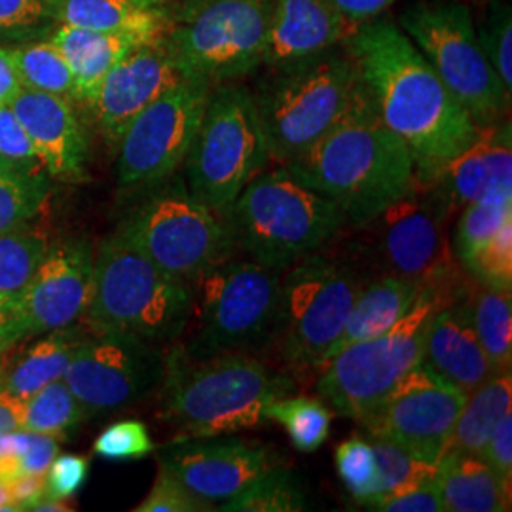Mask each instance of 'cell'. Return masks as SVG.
Wrapping results in <instances>:
<instances>
[{
	"mask_svg": "<svg viewBox=\"0 0 512 512\" xmlns=\"http://www.w3.org/2000/svg\"><path fill=\"white\" fill-rule=\"evenodd\" d=\"M344 48L382 122L410 150L418 183H431L475 141L480 128L399 25L366 21Z\"/></svg>",
	"mask_w": 512,
	"mask_h": 512,
	"instance_id": "1",
	"label": "cell"
},
{
	"mask_svg": "<svg viewBox=\"0 0 512 512\" xmlns=\"http://www.w3.org/2000/svg\"><path fill=\"white\" fill-rule=\"evenodd\" d=\"M281 167L336 203L351 226L372 219L418 183L410 150L382 122L361 78L342 118Z\"/></svg>",
	"mask_w": 512,
	"mask_h": 512,
	"instance_id": "2",
	"label": "cell"
},
{
	"mask_svg": "<svg viewBox=\"0 0 512 512\" xmlns=\"http://www.w3.org/2000/svg\"><path fill=\"white\" fill-rule=\"evenodd\" d=\"M296 382L253 353L190 357L181 344L165 353L160 418L179 437H219L262 425L268 404L293 395Z\"/></svg>",
	"mask_w": 512,
	"mask_h": 512,
	"instance_id": "3",
	"label": "cell"
},
{
	"mask_svg": "<svg viewBox=\"0 0 512 512\" xmlns=\"http://www.w3.org/2000/svg\"><path fill=\"white\" fill-rule=\"evenodd\" d=\"M194 287L183 283L118 232L93 251L92 294L82 321L90 334L173 346L190 327Z\"/></svg>",
	"mask_w": 512,
	"mask_h": 512,
	"instance_id": "4",
	"label": "cell"
},
{
	"mask_svg": "<svg viewBox=\"0 0 512 512\" xmlns=\"http://www.w3.org/2000/svg\"><path fill=\"white\" fill-rule=\"evenodd\" d=\"M224 220L236 251L275 272L327 249L348 226L336 203L300 183L285 167L255 177Z\"/></svg>",
	"mask_w": 512,
	"mask_h": 512,
	"instance_id": "5",
	"label": "cell"
},
{
	"mask_svg": "<svg viewBox=\"0 0 512 512\" xmlns=\"http://www.w3.org/2000/svg\"><path fill=\"white\" fill-rule=\"evenodd\" d=\"M365 283L353 260L325 249L302 258L281 274L270 348L287 370L310 376L325 366Z\"/></svg>",
	"mask_w": 512,
	"mask_h": 512,
	"instance_id": "6",
	"label": "cell"
},
{
	"mask_svg": "<svg viewBox=\"0 0 512 512\" xmlns=\"http://www.w3.org/2000/svg\"><path fill=\"white\" fill-rule=\"evenodd\" d=\"M129 196L116 232L165 274L196 287L211 268L238 253L226 220L198 202L181 177L171 175Z\"/></svg>",
	"mask_w": 512,
	"mask_h": 512,
	"instance_id": "7",
	"label": "cell"
},
{
	"mask_svg": "<svg viewBox=\"0 0 512 512\" xmlns=\"http://www.w3.org/2000/svg\"><path fill=\"white\" fill-rule=\"evenodd\" d=\"M357 86L346 48L270 69L251 92L270 158L287 164L313 147L342 118Z\"/></svg>",
	"mask_w": 512,
	"mask_h": 512,
	"instance_id": "8",
	"label": "cell"
},
{
	"mask_svg": "<svg viewBox=\"0 0 512 512\" xmlns=\"http://www.w3.org/2000/svg\"><path fill=\"white\" fill-rule=\"evenodd\" d=\"M281 274L236 255L211 268L194 287V327L181 348L194 359L270 349Z\"/></svg>",
	"mask_w": 512,
	"mask_h": 512,
	"instance_id": "9",
	"label": "cell"
},
{
	"mask_svg": "<svg viewBox=\"0 0 512 512\" xmlns=\"http://www.w3.org/2000/svg\"><path fill=\"white\" fill-rule=\"evenodd\" d=\"M270 160L251 90L234 82L213 86L184 160L192 196L224 219Z\"/></svg>",
	"mask_w": 512,
	"mask_h": 512,
	"instance_id": "10",
	"label": "cell"
},
{
	"mask_svg": "<svg viewBox=\"0 0 512 512\" xmlns=\"http://www.w3.org/2000/svg\"><path fill=\"white\" fill-rule=\"evenodd\" d=\"M450 215L427 184L416 183L403 198L355 228L368 232V247L380 274L414 281L446 306L469 281L446 236Z\"/></svg>",
	"mask_w": 512,
	"mask_h": 512,
	"instance_id": "11",
	"label": "cell"
},
{
	"mask_svg": "<svg viewBox=\"0 0 512 512\" xmlns=\"http://www.w3.org/2000/svg\"><path fill=\"white\" fill-rule=\"evenodd\" d=\"M270 12L272 0H179L165 38L184 76L236 82L262 67Z\"/></svg>",
	"mask_w": 512,
	"mask_h": 512,
	"instance_id": "12",
	"label": "cell"
},
{
	"mask_svg": "<svg viewBox=\"0 0 512 512\" xmlns=\"http://www.w3.org/2000/svg\"><path fill=\"white\" fill-rule=\"evenodd\" d=\"M399 27L439 74L478 128L505 120L511 93L480 48L471 10L456 0H420L399 16Z\"/></svg>",
	"mask_w": 512,
	"mask_h": 512,
	"instance_id": "13",
	"label": "cell"
},
{
	"mask_svg": "<svg viewBox=\"0 0 512 512\" xmlns=\"http://www.w3.org/2000/svg\"><path fill=\"white\" fill-rule=\"evenodd\" d=\"M442 306L437 294L423 291L416 306L387 332L340 349L317 372L319 397L340 416L363 420L408 370L420 365L427 323Z\"/></svg>",
	"mask_w": 512,
	"mask_h": 512,
	"instance_id": "14",
	"label": "cell"
},
{
	"mask_svg": "<svg viewBox=\"0 0 512 512\" xmlns=\"http://www.w3.org/2000/svg\"><path fill=\"white\" fill-rule=\"evenodd\" d=\"M211 84L184 76L139 112L118 143V186L126 194L162 183L186 160L202 124Z\"/></svg>",
	"mask_w": 512,
	"mask_h": 512,
	"instance_id": "15",
	"label": "cell"
},
{
	"mask_svg": "<svg viewBox=\"0 0 512 512\" xmlns=\"http://www.w3.org/2000/svg\"><path fill=\"white\" fill-rule=\"evenodd\" d=\"M164 348L141 340L86 334L63 376L78 403L90 416L116 414L141 403L160 389Z\"/></svg>",
	"mask_w": 512,
	"mask_h": 512,
	"instance_id": "16",
	"label": "cell"
},
{
	"mask_svg": "<svg viewBox=\"0 0 512 512\" xmlns=\"http://www.w3.org/2000/svg\"><path fill=\"white\" fill-rule=\"evenodd\" d=\"M465 401L467 393L420 363L357 423L372 439L393 442L416 458L437 463L446 452Z\"/></svg>",
	"mask_w": 512,
	"mask_h": 512,
	"instance_id": "17",
	"label": "cell"
},
{
	"mask_svg": "<svg viewBox=\"0 0 512 512\" xmlns=\"http://www.w3.org/2000/svg\"><path fill=\"white\" fill-rule=\"evenodd\" d=\"M158 465L186 490L209 503H224L256 478L285 465L274 448L260 440L177 437L158 452Z\"/></svg>",
	"mask_w": 512,
	"mask_h": 512,
	"instance_id": "18",
	"label": "cell"
},
{
	"mask_svg": "<svg viewBox=\"0 0 512 512\" xmlns=\"http://www.w3.org/2000/svg\"><path fill=\"white\" fill-rule=\"evenodd\" d=\"M183 78L165 37L147 42L120 59L88 103L95 126L110 147H118L124 131L139 112Z\"/></svg>",
	"mask_w": 512,
	"mask_h": 512,
	"instance_id": "19",
	"label": "cell"
},
{
	"mask_svg": "<svg viewBox=\"0 0 512 512\" xmlns=\"http://www.w3.org/2000/svg\"><path fill=\"white\" fill-rule=\"evenodd\" d=\"M93 281V249L84 239H59L48 247L21 296L29 336L69 329L82 321Z\"/></svg>",
	"mask_w": 512,
	"mask_h": 512,
	"instance_id": "20",
	"label": "cell"
},
{
	"mask_svg": "<svg viewBox=\"0 0 512 512\" xmlns=\"http://www.w3.org/2000/svg\"><path fill=\"white\" fill-rule=\"evenodd\" d=\"M10 107L52 179L74 184L88 181V139L71 99L21 88Z\"/></svg>",
	"mask_w": 512,
	"mask_h": 512,
	"instance_id": "21",
	"label": "cell"
},
{
	"mask_svg": "<svg viewBox=\"0 0 512 512\" xmlns=\"http://www.w3.org/2000/svg\"><path fill=\"white\" fill-rule=\"evenodd\" d=\"M355 29L332 0H272L262 67L283 69L325 54Z\"/></svg>",
	"mask_w": 512,
	"mask_h": 512,
	"instance_id": "22",
	"label": "cell"
},
{
	"mask_svg": "<svg viewBox=\"0 0 512 512\" xmlns=\"http://www.w3.org/2000/svg\"><path fill=\"white\" fill-rule=\"evenodd\" d=\"M512 184V133L509 120L478 129L475 141L459 152L427 186L450 213Z\"/></svg>",
	"mask_w": 512,
	"mask_h": 512,
	"instance_id": "23",
	"label": "cell"
},
{
	"mask_svg": "<svg viewBox=\"0 0 512 512\" xmlns=\"http://www.w3.org/2000/svg\"><path fill=\"white\" fill-rule=\"evenodd\" d=\"M421 365L467 395L499 374L480 346L459 298L431 315L423 336Z\"/></svg>",
	"mask_w": 512,
	"mask_h": 512,
	"instance_id": "24",
	"label": "cell"
},
{
	"mask_svg": "<svg viewBox=\"0 0 512 512\" xmlns=\"http://www.w3.org/2000/svg\"><path fill=\"white\" fill-rule=\"evenodd\" d=\"M167 33L148 31H97L57 23L48 40L65 55L74 76L76 101L90 103L110 69L126 55Z\"/></svg>",
	"mask_w": 512,
	"mask_h": 512,
	"instance_id": "25",
	"label": "cell"
},
{
	"mask_svg": "<svg viewBox=\"0 0 512 512\" xmlns=\"http://www.w3.org/2000/svg\"><path fill=\"white\" fill-rule=\"evenodd\" d=\"M437 488L446 512L511 511L512 484L480 456L446 452L437 461Z\"/></svg>",
	"mask_w": 512,
	"mask_h": 512,
	"instance_id": "26",
	"label": "cell"
},
{
	"mask_svg": "<svg viewBox=\"0 0 512 512\" xmlns=\"http://www.w3.org/2000/svg\"><path fill=\"white\" fill-rule=\"evenodd\" d=\"M421 293L420 285L408 279L384 274L370 277L361 293L357 294L346 329L338 338L332 357L349 344L370 340L387 332L416 306Z\"/></svg>",
	"mask_w": 512,
	"mask_h": 512,
	"instance_id": "27",
	"label": "cell"
},
{
	"mask_svg": "<svg viewBox=\"0 0 512 512\" xmlns=\"http://www.w3.org/2000/svg\"><path fill=\"white\" fill-rule=\"evenodd\" d=\"M173 0H55L57 23L97 31H169Z\"/></svg>",
	"mask_w": 512,
	"mask_h": 512,
	"instance_id": "28",
	"label": "cell"
},
{
	"mask_svg": "<svg viewBox=\"0 0 512 512\" xmlns=\"http://www.w3.org/2000/svg\"><path fill=\"white\" fill-rule=\"evenodd\" d=\"M84 336L86 332L74 327L42 334V338L6 365L2 387L21 401H27L44 385L63 380Z\"/></svg>",
	"mask_w": 512,
	"mask_h": 512,
	"instance_id": "29",
	"label": "cell"
},
{
	"mask_svg": "<svg viewBox=\"0 0 512 512\" xmlns=\"http://www.w3.org/2000/svg\"><path fill=\"white\" fill-rule=\"evenodd\" d=\"M476 338L497 372L511 370L512 365V296L511 291H495L478 285L469 277L459 293Z\"/></svg>",
	"mask_w": 512,
	"mask_h": 512,
	"instance_id": "30",
	"label": "cell"
},
{
	"mask_svg": "<svg viewBox=\"0 0 512 512\" xmlns=\"http://www.w3.org/2000/svg\"><path fill=\"white\" fill-rule=\"evenodd\" d=\"M511 404L512 372L505 370L467 395L446 452L480 456L497 421L511 412Z\"/></svg>",
	"mask_w": 512,
	"mask_h": 512,
	"instance_id": "31",
	"label": "cell"
},
{
	"mask_svg": "<svg viewBox=\"0 0 512 512\" xmlns=\"http://www.w3.org/2000/svg\"><path fill=\"white\" fill-rule=\"evenodd\" d=\"M509 220H512V184L499 186L476 202L467 203L452 239V255L459 266L475 255L488 239L494 238Z\"/></svg>",
	"mask_w": 512,
	"mask_h": 512,
	"instance_id": "32",
	"label": "cell"
},
{
	"mask_svg": "<svg viewBox=\"0 0 512 512\" xmlns=\"http://www.w3.org/2000/svg\"><path fill=\"white\" fill-rule=\"evenodd\" d=\"M21 88L54 93L76 101L74 76L65 55L48 38L21 48H10Z\"/></svg>",
	"mask_w": 512,
	"mask_h": 512,
	"instance_id": "33",
	"label": "cell"
},
{
	"mask_svg": "<svg viewBox=\"0 0 512 512\" xmlns=\"http://www.w3.org/2000/svg\"><path fill=\"white\" fill-rule=\"evenodd\" d=\"M88 418L84 406L63 380L44 385L25 401L23 429L57 440L67 439Z\"/></svg>",
	"mask_w": 512,
	"mask_h": 512,
	"instance_id": "34",
	"label": "cell"
},
{
	"mask_svg": "<svg viewBox=\"0 0 512 512\" xmlns=\"http://www.w3.org/2000/svg\"><path fill=\"white\" fill-rule=\"evenodd\" d=\"M222 512H298L308 509L306 490L285 465L256 478L251 486L220 503Z\"/></svg>",
	"mask_w": 512,
	"mask_h": 512,
	"instance_id": "35",
	"label": "cell"
},
{
	"mask_svg": "<svg viewBox=\"0 0 512 512\" xmlns=\"http://www.w3.org/2000/svg\"><path fill=\"white\" fill-rule=\"evenodd\" d=\"M266 418L281 423L294 448L304 454L319 450L329 439L332 412L319 399L304 395L281 397L268 404Z\"/></svg>",
	"mask_w": 512,
	"mask_h": 512,
	"instance_id": "36",
	"label": "cell"
},
{
	"mask_svg": "<svg viewBox=\"0 0 512 512\" xmlns=\"http://www.w3.org/2000/svg\"><path fill=\"white\" fill-rule=\"evenodd\" d=\"M48 243L25 226L0 232V294L19 298L42 264Z\"/></svg>",
	"mask_w": 512,
	"mask_h": 512,
	"instance_id": "37",
	"label": "cell"
},
{
	"mask_svg": "<svg viewBox=\"0 0 512 512\" xmlns=\"http://www.w3.org/2000/svg\"><path fill=\"white\" fill-rule=\"evenodd\" d=\"M370 442L380 469V490L368 503L404 494L437 478V463L416 458L387 440L372 439ZM368 503H365V507Z\"/></svg>",
	"mask_w": 512,
	"mask_h": 512,
	"instance_id": "38",
	"label": "cell"
},
{
	"mask_svg": "<svg viewBox=\"0 0 512 512\" xmlns=\"http://www.w3.org/2000/svg\"><path fill=\"white\" fill-rule=\"evenodd\" d=\"M46 194V177H35L0 162V232L25 226L40 211Z\"/></svg>",
	"mask_w": 512,
	"mask_h": 512,
	"instance_id": "39",
	"label": "cell"
},
{
	"mask_svg": "<svg viewBox=\"0 0 512 512\" xmlns=\"http://www.w3.org/2000/svg\"><path fill=\"white\" fill-rule=\"evenodd\" d=\"M334 463L340 480L359 503H368L380 490V469L372 450V442L361 435L342 440L334 452Z\"/></svg>",
	"mask_w": 512,
	"mask_h": 512,
	"instance_id": "40",
	"label": "cell"
},
{
	"mask_svg": "<svg viewBox=\"0 0 512 512\" xmlns=\"http://www.w3.org/2000/svg\"><path fill=\"white\" fill-rule=\"evenodd\" d=\"M463 272L478 285L495 291L512 287V220L505 222L463 266Z\"/></svg>",
	"mask_w": 512,
	"mask_h": 512,
	"instance_id": "41",
	"label": "cell"
},
{
	"mask_svg": "<svg viewBox=\"0 0 512 512\" xmlns=\"http://www.w3.org/2000/svg\"><path fill=\"white\" fill-rule=\"evenodd\" d=\"M480 48L507 92H512L511 6L495 0L478 35Z\"/></svg>",
	"mask_w": 512,
	"mask_h": 512,
	"instance_id": "42",
	"label": "cell"
},
{
	"mask_svg": "<svg viewBox=\"0 0 512 512\" xmlns=\"http://www.w3.org/2000/svg\"><path fill=\"white\" fill-rule=\"evenodd\" d=\"M154 450L148 427L139 420L116 421L93 442V454L105 461H137Z\"/></svg>",
	"mask_w": 512,
	"mask_h": 512,
	"instance_id": "43",
	"label": "cell"
},
{
	"mask_svg": "<svg viewBox=\"0 0 512 512\" xmlns=\"http://www.w3.org/2000/svg\"><path fill=\"white\" fill-rule=\"evenodd\" d=\"M0 162L35 177H48L37 148L10 105L0 107Z\"/></svg>",
	"mask_w": 512,
	"mask_h": 512,
	"instance_id": "44",
	"label": "cell"
},
{
	"mask_svg": "<svg viewBox=\"0 0 512 512\" xmlns=\"http://www.w3.org/2000/svg\"><path fill=\"white\" fill-rule=\"evenodd\" d=\"M135 512H211L215 503L186 490L183 484L158 465V475L147 497L133 509Z\"/></svg>",
	"mask_w": 512,
	"mask_h": 512,
	"instance_id": "45",
	"label": "cell"
},
{
	"mask_svg": "<svg viewBox=\"0 0 512 512\" xmlns=\"http://www.w3.org/2000/svg\"><path fill=\"white\" fill-rule=\"evenodd\" d=\"M55 0H0V38L25 37L54 18Z\"/></svg>",
	"mask_w": 512,
	"mask_h": 512,
	"instance_id": "46",
	"label": "cell"
},
{
	"mask_svg": "<svg viewBox=\"0 0 512 512\" xmlns=\"http://www.w3.org/2000/svg\"><path fill=\"white\" fill-rule=\"evenodd\" d=\"M46 488L52 499H69L82 490L90 473V461L76 454H57L48 467Z\"/></svg>",
	"mask_w": 512,
	"mask_h": 512,
	"instance_id": "47",
	"label": "cell"
},
{
	"mask_svg": "<svg viewBox=\"0 0 512 512\" xmlns=\"http://www.w3.org/2000/svg\"><path fill=\"white\" fill-rule=\"evenodd\" d=\"M370 511L382 512H442L444 503L437 488V478L421 484L404 494L393 495L366 505Z\"/></svg>",
	"mask_w": 512,
	"mask_h": 512,
	"instance_id": "48",
	"label": "cell"
},
{
	"mask_svg": "<svg viewBox=\"0 0 512 512\" xmlns=\"http://www.w3.org/2000/svg\"><path fill=\"white\" fill-rule=\"evenodd\" d=\"M480 458L505 482L512 484V412H507L497 421Z\"/></svg>",
	"mask_w": 512,
	"mask_h": 512,
	"instance_id": "49",
	"label": "cell"
},
{
	"mask_svg": "<svg viewBox=\"0 0 512 512\" xmlns=\"http://www.w3.org/2000/svg\"><path fill=\"white\" fill-rule=\"evenodd\" d=\"M59 454V440L50 435H40L29 431L27 446L19 456L21 475H46L55 456Z\"/></svg>",
	"mask_w": 512,
	"mask_h": 512,
	"instance_id": "50",
	"label": "cell"
},
{
	"mask_svg": "<svg viewBox=\"0 0 512 512\" xmlns=\"http://www.w3.org/2000/svg\"><path fill=\"white\" fill-rule=\"evenodd\" d=\"M23 338H29V327L21 300L0 294V355L8 353Z\"/></svg>",
	"mask_w": 512,
	"mask_h": 512,
	"instance_id": "51",
	"label": "cell"
},
{
	"mask_svg": "<svg viewBox=\"0 0 512 512\" xmlns=\"http://www.w3.org/2000/svg\"><path fill=\"white\" fill-rule=\"evenodd\" d=\"M10 492L18 511H31L38 501L48 497L46 475H19L10 480Z\"/></svg>",
	"mask_w": 512,
	"mask_h": 512,
	"instance_id": "52",
	"label": "cell"
},
{
	"mask_svg": "<svg viewBox=\"0 0 512 512\" xmlns=\"http://www.w3.org/2000/svg\"><path fill=\"white\" fill-rule=\"evenodd\" d=\"M397 0H332L338 12L346 18L349 25L359 27L366 21L378 18Z\"/></svg>",
	"mask_w": 512,
	"mask_h": 512,
	"instance_id": "53",
	"label": "cell"
},
{
	"mask_svg": "<svg viewBox=\"0 0 512 512\" xmlns=\"http://www.w3.org/2000/svg\"><path fill=\"white\" fill-rule=\"evenodd\" d=\"M25 401L0 387V435L23 429Z\"/></svg>",
	"mask_w": 512,
	"mask_h": 512,
	"instance_id": "54",
	"label": "cell"
},
{
	"mask_svg": "<svg viewBox=\"0 0 512 512\" xmlns=\"http://www.w3.org/2000/svg\"><path fill=\"white\" fill-rule=\"evenodd\" d=\"M21 90L10 48H0V107L10 105Z\"/></svg>",
	"mask_w": 512,
	"mask_h": 512,
	"instance_id": "55",
	"label": "cell"
},
{
	"mask_svg": "<svg viewBox=\"0 0 512 512\" xmlns=\"http://www.w3.org/2000/svg\"><path fill=\"white\" fill-rule=\"evenodd\" d=\"M35 512H73V507L65 505L63 499H52V497H44L42 501H38L37 505L31 509Z\"/></svg>",
	"mask_w": 512,
	"mask_h": 512,
	"instance_id": "56",
	"label": "cell"
},
{
	"mask_svg": "<svg viewBox=\"0 0 512 512\" xmlns=\"http://www.w3.org/2000/svg\"><path fill=\"white\" fill-rule=\"evenodd\" d=\"M18 511L10 492V480H0V512Z\"/></svg>",
	"mask_w": 512,
	"mask_h": 512,
	"instance_id": "57",
	"label": "cell"
},
{
	"mask_svg": "<svg viewBox=\"0 0 512 512\" xmlns=\"http://www.w3.org/2000/svg\"><path fill=\"white\" fill-rule=\"evenodd\" d=\"M6 365H8V361H6V353H4V355H0V387H2V378H4Z\"/></svg>",
	"mask_w": 512,
	"mask_h": 512,
	"instance_id": "58",
	"label": "cell"
}]
</instances>
